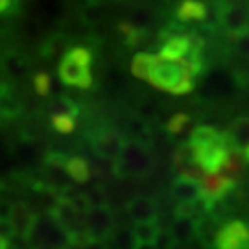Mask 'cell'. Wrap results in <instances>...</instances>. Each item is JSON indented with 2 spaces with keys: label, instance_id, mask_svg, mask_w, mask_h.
I'll use <instances>...</instances> for the list:
<instances>
[{
  "label": "cell",
  "instance_id": "1",
  "mask_svg": "<svg viewBox=\"0 0 249 249\" xmlns=\"http://www.w3.org/2000/svg\"><path fill=\"white\" fill-rule=\"evenodd\" d=\"M131 74L139 80L148 81L155 89L178 96L188 94L197 80L185 61L150 52L135 55L131 61Z\"/></svg>",
  "mask_w": 249,
  "mask_h": 249
},
{
  "label": "cell",
  "instance_id": "2",
  "mask_svg": "<svg viewBox=\"0 0 249 249\" xmlns=\"http://www.w3.org/2000/svg\"><path fill=\"white\" fill-rule=\"evenodd\" d=\"M188 144L192 146L196 164L203 172V176L222 172L234 153L227 131H218L213 125L194 127Z\"/></svg>",
  "mask_w": 249,
  "mask_h": 249
},
{
  "label": "cell",
  "instance_id": "3",
  "mask_svg": "<svg viewBox=\"0 0 249 249\" xmlns=\"http://www.w3.org/2000/svg\"><path fill=\"white\" fill-rule=\"evenodd\" d=\"M24 240L30 249H71L76 244L74 234L50 213L36 214Z\"/></svg>",
  "mask_w": 249,
  "mask_h": 249
},
{
  "label": "cell",
  "instance_id": "4",
  "mask_svg": "<svg viewBox=\"0 0 249 249\" xmlns=\"http://www.w3.org/2000/svg\"><path fill=\"white\" fill-rule=\"evenodd\" d=\"M94 52L87 46H72L61 55L57 74L59 80L74 89H90L94 74Z\"/></svg>",
  "mask_w": 249,
  "mask_h": 249
},
{
  "label": "cell",
  "instance_id": "5",
  "mask_svg": "<svg viewBox=\"0 0 249 249\" xmlns=\"http://www.w3.org/2000/svg\"><path fill=\"white\" fill-rule=\"evenodd\" d=\"M153 166V155L150 151V144L127 141L124 148L113 159V174L120 179L142 178Z\"/></svg>",
  "mask_w": 249,
  "mask_h": 249
},
{
  "label": "cell",
  "instance_id": "6",
  "mask_svg": "<svg viewBox=\"0 0 249 249\" xmlns=\"http://www.w3.org/2000/svg\"><path fill=\"white\" fill-rule=\"evenodd\" d=\"M116 229L115 213L107 205H90L83 213L81 231L78 234V244L85 242H106L113 236Z\"/></svg>",
  "mask_w": 249,
  "mask_h": 249
},
{
  "label": "cell",
  "instance_id": "7",
  "mask_svg": "<svg viewBox=\"0 0 249 249\" xmlns=\"http://www.w3.org/2000/svg\"><path fill=\"white\" fill-rule=\"evenodd\" d=\"M218 22L231 37L244 36L249 32V6L236 0H223L218 9Z\"/></svg>",
  "mask_w": 249,
  "mask_h": 249
},
{
  "label": "cell",
  "instance_id": "8",
  "mask_svg": "<svg viewBox=\"0 0 249 249\" xmlns=\"http://www.w3.org/2000/svg\"><path fill=\"white\" fill-rule=\"evenodd\" d=\"M124 144H125L124 133H120L116 129L102 127V129H96L94 133L90 135V148L94 151V155L102 157V159H107V160L116 159V155L124 148Z\"/></svg>",
  "mask_w": 249,
  "mask_h": 249
},
{
  "label": "cell",
  "instance_id": "9",
  "mask_svg": "<svg viewBox=\"0 0 249 249\" xmlns=\"http://www.w3.org/2000/svg\"><path fill=\"white\" fill-rule=\"evenodd\" d=\"M249 227L244 222H229L222 225L214 234L216 249H248Z\"/></svg>",
  "mask_w": 249,
  "mask_h": 249
},
{
  "label": "cell",
  "instance_id": "10",
  "mask_svg": "<svg viewBox=\"0 0 249 249\" xmlns=\"http://www.w3.org/2000/svg\"><path fill=\"white\" fill-rule=\"evenodd\" d=\"M170 194L178 203H197L203 201V187H201V179L187 176V174H179L174 179Z\"/></svg>",
  "mask_w": 249,
  "mask_h": 249
},
{
  "label": "cell",
  "instance_id": "11",
  "mask_svg": "<svg viewBox=\"0 0 249 249\" xmlns=\"http://www.w3.org/2000/svg\"><path fill=\"white\" fill-rule=\"evenodd\" d=\"M127 214L133 222H146V220H157L159 216V203L151 196H135L127 203Z\"/></svg>",
  "mask_w": 249,
  "mask_h": 249
},
{
  "label": "cell",
  "instance_id": "12",
  "mask_svg": "<svg viewBox=\"0 0 249 249\" xmlns=\"http://www.w3.org/2000/svg\"><path fill=\"white\" fill-rule=\"evenodd\" d=\"M34 218H36V213L30 209L28 203H15L11 207V214H9V231L17 236H26V232L30 231L32 223H34Z\"/></svg>",
  "mask_w": 249,
  "mask_h": 249
},
{
  "label": "cell",
  "instance_id": "13",
  "mask_svg": "<svg viewBox=\"0 0 249 249\" xmlns=\"http://www.w3.org/2000/svg\"><path fill=\"white\" fill-rule=\"evenodd\" d=\"M197 232H199V222L196 218L176 216V222L172 223V229H170V238L174 244L185 246L192 238H196Z\"/></svg>",
  "mask_w": 249,
  "mask_h": 249
},
{
  "label": "cell",
  "instance_id": "14",
  "mask_svg": "<svg viewBox=\"0 0 249 249\" xmlns=\"http://www.w3.org/2000/svg\"><path fill=\"white\" fill-rule=\"evenodd\" d=\"M209 15V8L201 0H183L176 9V20L181 24L205 22Z\"/></svg>",
  "mask_w": 249,
  "mask_h": 249
},
{
  "label": "cell",
  "instance_id": "15",
  "mask_svg": "<svg viewBox=\"0 0 249 249\" xmlns=\"http://www.w3.org/2000/svg\"><path fill=\"white\" fill-rule=\"evenodd\" d=\"M22 115V100L6 85L0 92V118L2 120H15Z\"/></svg>",
  "mask_w": 249,
  "mask_h": 249
},
{
  "label": "cell",
  "instance_id": "16",
  "mask_svg": "<svg viewBox=\"0 0 249 249\" xmlns=\"http://www.w3.org/2000/svg\"><path fill=\"white\" fill-rule=\"evenodd\" d=\"M133 234L137 244H139V248H142V246H155L160 236V225L157 220L135 222Z\"/></svg>",
  "mask_w": 249,
  "mask_h": 249
},
{
  "label": "cell",
  "instance_id": "17",
  "mask_svg": "<svg viewBox=\"0 0 249 249\" xmlns=\"http://www.w3.org/2000/svg\"><path fill=\"white\" fill-rule=\"evenodd\" d=\"M227 135H229V141L232 144V150L244 155L246 148L249 146V116L236 118L229 127Z\"/></svg>",
  "mask_w": 249,
  "mask_h": 249
},
{
  "label": "cell",
  "instance_id": "18",
  "mask_svg": "<svg viewBox=\"0 0 249 249\" xmlns=\"http://www.w3.org/2000/svg\"><path fill=\"white\" fill-rule=\"evenodd\" d=\"M65 172L72 183H78V185H85L90 179L89 160L80 155H69V159L65 162Z\"/></svg>",
  "mask_w": 249,
  "mask_h": 249
},
{
  "label": "cell",
  "instance_id": "19",
  "mask_svg": "<svg viewBox=\"0 0 249 249\" xmlns=\"http://www.w3.org/2000/svg\"><path fill=\"white\" fill-rule=\"evenodd\" d=\"M124 137L127 141H137V142L150 144L151 142V127L148 125V122L141 118V116H135L131 118L124 127Z\"/></svg>",
  "mask_w": 249,
  "mask_h": 249
},
{
  "label": "cell",
  "instance_id": "20",
  "mask_svg": "<svg viewBox=\"0 0 249 249\" xmlns=\"http://www.w3.org/2000/svg\"><path fill=\"white\" fill-rule=\"evenodd\" d=\"M78 116L80 115L69 113V111H53V113H50V125H52L57 133L69 135L74 131Z\"/></svg>",
  "mask_w": 249,
  "mask_h": 249
},
{
  "label": "cell",
  "instance_id": "21",
  "mask_svg": "<svg viewBox=\"0 0 249 249\" xmlns=\"http://www.w3.org/2000/svg\"><path fill=\"white\" fill-rule=\"evenodd\" d=\"M67 50H69V41H67V37L61 36V34H57V36H52L46 39L41 53H43L45 57H48V59H53V57L63 55Z\"/></svg>",
  "mask_w": 249,
  "mask_h": 249
},
{
  "label": "cell",
  "instance_id": "22",
  "mask_svg": "<svg viewBox=\"0 0 249 249\" xmlns=\"http://www.w3.org/2000/svg\"><path fill=\"white\" fill-rule=\"evenodd\" d=\"M188 127H190V116L187 113H176L174 116H170L168 124H166V131L174 137H178V135L187 133Z\"/></svg>",
  "mask_w": 249,
  "mask_h": 249
},
{
  "label": "cell",
  "instance_id": "23",
  "mask_svg": "<svg viewBox=\"0 0 249 249\" xmlns=\"http://www.w3.org/2000/svg\"><path fill=\"white\" fill-rule=\"evenodd\" d=\"M115 248L116 249H139V244L135 240L133 229H115Z\"/></svg>",
  "mask_w": 249,
  "mask_h": 249
},
{
  "label": "cell",
  "instance_id": "24",
  "mask_svg": "<svg viewBox=\"0 0 249 249\" xmlns=\"http://www.w3.org/2000/svg\"><path fill=\"white\" fill-rule=\"evenodd\" d=\"M34 89L39 96H50L52 92V78L46 72H37L34 76Z\"/></svg>",
  "mask_w": 249,
  "mask_h": 249
},
{
  "label": "cell",
  "instance_id": "25",
  "mask_svg": "<svg viewBox=\"0 0 249 249\" xmlns=\"http://www.w3.org/2000/svg\"><path fill=\"white\" fill-rule=\"evenodd\" d=\"M6 69H8V72L11 76H22L26 72V63L22 61L20 57H17V55H11V59L8 61Z\"/></svg>",
  "mask_w": 249,
  "mask_h": 249
},
{
  "label": "cell",
  "instance_id": "26",
  "mask_svg": "<svg viewBox=\"0 0 249 249\" xmlns=\"http://www.w3.org/2000/svg\"><path fill=\"white\" fill-rule=\"evenodd\" d=\"M234 52H238L244 57H249V32L234 37Z\"/></svg>",
  "mask_w": 249,
  "mask_h": 249
},
{
  "label": "cell",
  "instance_id": "27",
  "mask_svg": "<svg viewBox=\"0 0 249 249\" xmlns=\"http://www.w3.org/2000/svg\"><path fill=\"white\" fill-rule=\"evenodd\" d=\"M81 246H83V249H109L104 242H85Z\"/></svg>",
  "mask_w": 249,
  "mask_h": 249
},
{
  "label": "cell",
  "instance_id": "28",
  "mask_svg": "<svg viewBox=\"0 0 249 249\" xmlns=\"http://www.w3.org/2000/svg\"><path fill=\"white\" fill-rule=\"evenodd\" d=\"M9 234H4L0 232V249H9Z\"/></svg>",
  "mask_w": 249,
  "mask_h": 249
},
{
  "label": "cell",
  "instance_id": "29",
  "mask_svg": "<svg viewBox=\"0 0 249 249\" xmlns=\"http://www.w3.org/2000/svg\"><path fill=\"white\" fill-rule=\"evenodd\" d=\"M90 6H104L107 2H111V0H87Z\"/></svg>",
  "mask_w": 249,
  "mask_h": 249
},
{
  "label": "cell",
  "instance_id": "30",
  "mask_svg": "<svg viewBox=\"0 0 249 249\" xmlns=\"http://www.w3.org/2000/svg\"><path fill=\"white\" fill-rule=\"evenodd\" d=\"M244 159H246L249 162V146L246 148V151H244Z\"/></svg>",
  "mask_w": 249,
  "mask_h": 249
},
{
  "label": "cell",
  "instance_id": "31",
  "mask_svg": "<svg viewBox=\"0 0 249 249\" xmlns=\"http://www.w3.org/2000/svg\"><path fill=\"white\" fill-rule=\"evenodd\" d=\"M118 2H124V4H135V2H139V0H118Z\"/></svg>",
  "mask_w": 249,
  "mask_h": 249
},
{
  "label": "cell",
  "instance_id": "32",
  "mask_svg": "<svg viewBox=\"0 0 249 249\" xmlns=\"http://www.w3.org/2000/svg\"><path fill=\"white\" fill-rule=\"evenodd\" d=\"M146 2H150V4H159V2H162V0H146Z\"/></svg>",
  "mask_w": 249,
  "mask_h": 249
},
{
  "label": "cell",
  "instance_id": "33",
  "mask_svg": "<svg viewBox=\"0 0 249 249\" xmlns=\"http://www.w3.org/2000/svg\"><path fill=\"white\" fill-rule=\"evenodd\" d=\"M6 85H8V83H4V81H0V92H2V89H4Z\"/></svg>",
  "mask_w": 249,
  "mask_h": 249
}]
</instances>
